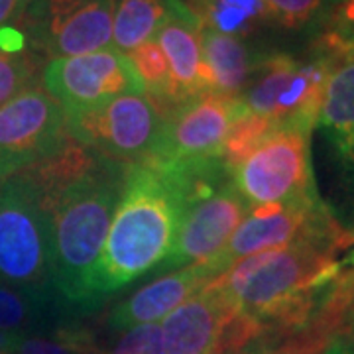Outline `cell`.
<instances>
[{"label": "cell", "instance_id": "6da1fadb", "mask_svg": "<svg viewBox=\"0 0 354 354\" xmlns=\"http://www.w3.org/2000/svg\"><path fill=\"white\" fill-rule=\"evenodd\" d=\"M127 167L69 136L50 158L18 171L48 216L53 290L67 304L87 307L99 299L97 268Z\"/></svg>", "mask_w": 354, "mask_h": 354}, {"label": "cell", "instance_id": "7a4b0ae2", "mask_svg": "<svg viewBox=\"0 0 354 354\" xmlns=\"http://www.w3.org/2000/svg\"><path fill=\"white\" fill-rule=\"evenodd\" d=\"M179 225L181 201L171 179L150 164L128 165L97 268L99 299L164 264Z\"/></svg>", "mask_w": 354, "mask_h": 354}, {"label": "cell", "instance_id": "3957f363", "mask_svg": "<svg viewBox=\"0 0 354 354\" xmlns=\"http://www.w3.org/2000/svg\"><path fill=\"white\" fill-rule=\"evenodd\" d=\"M158 169L171 179L181 201L176 246L160 268L179 270L215 258L248 213L228 165L216 156Z\"/></svg>", "mask_w": 354, "mask_h": 354}, {"label": "cell", "instance_id": "277c9868", "mask_svg": "<svg viewBox=\"0 0 354 354\" xmlns=\"http://www.w3.org/2000/svg\"><path fill=\"white\" fill-rule=\"evenodd\" d=\"M0 281L46 297L55 293L48 216L18 174L0 181Z\"/></svg>", "mask_w": 354, "mask_h": 354}, {"label": "cell", "instance_id": "5b68a950", "mask_svg": "<svg viewBox=\"0 0 354 354\" xmlns=\"http://www.w3.org/2000/svg\"><path fill=\"white\" fill-rule=\"evenodd\" d=\"M67 134L93 153L120 165L150 162L165 114L150 95H122L111 101L65 113Z\"/></svg>", "mask_w": 354, "mask_h": 354}, {"label": "cell", "instance_id": "8992f818", "mask_svg": "<svg viewBox=\"0 0 354 354\" xmlns=\"http://www.w3.org/2000/svg\"><path fill=\"white\" fill-rule=\"evenodd\" d=\"M309 241L348 242L317 193L291 201L248 207V213L232 232L227 246L211 260H215L225 274L236 260Z\"/></svg>", "mask_w": 354, "mask_h": 354}, {"label": "cell", "instance_id": "52a82bcc", "mask_svg": "<svg viewBox=\"0 0 354 354\" xmlns=\"http://www.w3.org/2000/svg\"><path fill=\"white\" fill-rule=\"evenodd\" d=\"M114 0H32L22 24L28 48L48 59L113 48Z\"/></svg>", "mask_w": 354, "mask_h": 354}, {"label": "cell", "instance_id": "ba28073f", "mask_svg": "<svg viewBox=\"0 0 354 354\" xmlns=\"http://www.w3.org/2000/svg\"><path fill=\"white\" fill-rule=\"evenodd\" d=\"M230 174L248 207L315 195L309 132L276 128Z\"/></svg>", "mask_w": 354, "mask_h": 354}, {"label": "cell", "instance_id": "9c48e42d", "mask_svg": "<svg viewBox=\"0 0 354 354\" xmlns=\"http://www.w3.org/2000/svg\"><path fill=\"white\" fill-rule=\"evenodd\" d=\"M67 140L64 106L41 87L0 104V181L50 158Z\"/></svg>", "mask_w": 354, "mask_h": 354}, {"label": "cell", "instance_id": "30bf717a", "mask_svg": "<svg viewBox=\"0 0 354 354\" xmlns=\"http://www.w3.org/2000/svg\"><path fill=\"white\" fill-rule=\"evenodd\" d=\"M41 88L64 106L65 113L144 93L128 57L116 50L50 59L41 69Z\"/></svg>", "mask_w": 354, "mask_h": 354}, {"label": "cell", "instance_id": "8fae6325", "mask_svg": "<svg viewBox=\"0 0 354 354\" xmlns=\"http://www.w3.org/2000/svg\"><path fill=\"white\" fill-rule=\"evenodd\" d=\"M236 99L207 91L167 114L156 152L146 164L156 167L189 164L221 156L228 128L241 114Z\"/></svg>", "mask_w": 354, "mask_h": 354}, {"label": "cell", "instance_id": "7c38bea8", "mask_svg": "<svg viewBox=\"0 0 354 354\" xmlns=\"http://www.w3.org/2000/svg\"><path fill=\"white\" fill-rule=\"evenodd\" d=\"M160 325L165 354H234L252 344L248 329L211 283Z\"/></svg>", "mask_w": 354, "mask_h": 354}, {"label": "cell", "instance_id": "4fadbf2b", "mask_svg": "<svg viewBox=\"0 0 354 354\" xmlns=\"http://www.w3.org/2000/svg\"><path fill=\"white\" fill-rule=\"evenodd\" d=\"M201 30V20L181 0H167V14L156 34V41L169 65L176 109L201 93L213 91L209 69L203 62Z\"/></svg>", "mask_w": 354, "mask_h": 354}, {"label": "cell", "instance_id": "5bb4252c", "mask_svg": "<svg viewBox=\"0 0 354 354\" xmlns=\"http://www.w3.org/2000/svg\"><path fill=\"white\" fill-rule=\"evenodd\" d=\"M221 274L223 272L213 260L169 272L116 305L109 315V325L114 330H127L138 325L158 323Z\"/></svg>", "mask_w": 354, "mask_h": 354}, {"label": "cell", "instance_id": "9a60e30c", "mask_svg": "<svg viewBox=\"0 0 354 354\" xmlns=\"http://www.w3.org/2000/svg\"><path fill=\"white\" fill-rule=\"evenodd\" d=\"M317 124L323 128L341 164L354 169V57L330 73Z\"/></svg>", "mask_w": 354, "mask_h": 354}, {"label": "cell", "instance_id": "2e32d148", "mask_svg": "<svg viewBox=\"0 0 354 354\" xmlns=\"http://www.w3.org/2000/svg\"><path fill=\"white\" fill-rule=\"evenodd\" d=\"M201 50L213 91L239 101L260 55L252 53L246 39L221 34L205 26L201 30Z\"/></svg>", "mask_w": 354, "mask_h": 354}, {"label": "cell", "instance_id": "e0dca14e", "mask_svg": "<svg viewBox=\"0 0 354 354\" xmlns=\"http://www.w3.org/2000/svg\"><path fill=\"white\" fill-rule=\"evenodd\" d=\"M205 28L246 39L268 20L264 0H181Z\"/></svg>", "mask_w": 354, "mask_h": 354}, {"label": "cell", "instance_id": "ac0fdd59", "mask_svg": "<svg viewBox=\"0 0 354 354\" xmlns=\"http://www.w3.org/2000/svg\"><path fill=\"white\" fill-rule=\"evenodd\" d=\"M167 14V0H114L113 46L120 53L156 39Z\"/></svg>", "mask_w": 354, "mask_h": 354}, {"label": "cell", "instance_id": "d6986e66", "mask_svg": "<svg viewBox=\"0 0 354 354\" xmlns=\"http://www.w3.org/2000/svg\"><path fill=\"white\" fill-rule=\"evenodd\" d=\"M39 55L28 48L22 32L14 28L0 30V104L36 87Z\"/></svg>", "mask_w": 354, "mask_h": 354}, {"label": "cell", "instance_id": "ffe728a7", "mask_svg": "<svg viewBox=\"0 0 354 354\" xmlns=\"http://www.w3.org/2000/svg\"><path fill=\"white\" fill-rule=\"evenodd\" d=\"M51 297L28 293L0 281V330L30 335L48 327Z\"/></svg>", "mask_w": 354, "mask_h": 354}, {"label": "cell", "instance_id": "44dd1931", "mask_svg": "<svg viewBox=\"0 0 354 354\" xmlns=\"http://www.w3.org/2000/svg\"><path fill=\"white\" fill-rule=\"evenodd\" d=\"M351 311L333 313L315 327L297 333L293 337H288L278 342H258L242 348L234 354H323L329 342L339 335L346 323Z\"/></svg>", "mask_w": 354, "mask_h": 354}, {"label": "cell", "instance_id": "7402d4cb", "mask_svg": "<svg viewBox=\"0 0 354 354\" xmlns=\"http://www.w3.org/2000/svg\"><path fill=\"white\" fill-rule=\"evenodd\" d=\"M339 0H264L268 20L283 30L323 28Z\"/></svg>", "mask_w": 354, "mask_h": 354}, {"label": "cell", "instance_id": "603a6c76", "mask_svg": "<svg viewBox=\"0 0 354 354\" xmlns=\"http://www.w3.org/2000/svg\"><path fill=\"white\" fill-rule=\"evenodd\" d=\"M276 128L278 127L272 124L268 118H262L258 114L248 113L242 109L241 114L234 118V122L228 128L227 138H225L223 150H221V158L228 165V169L241 164L242 160Z\"/></svg>", "mask_w": 354, "mask_h": 354}, {"label": "cell", "instance_id": "cb8c5ba5", "mask_svg": "<svg viewBox=\"0 0 354 354\" xmlns=\"http://www.w3.org/2000/svg\"><path fill=\"white\" fill-rule=\"evenodd\" d=\"M339 64L354 57V0H339L315 46Z\"/></svg>", "mask_w": 354, "mask_h": 354}, {"label": "cell", "instance_id": "d4e9b609", "mask_svg": "<svg viewBox=\"0 0 354 354\" xmlns=\"http://www.w3.org/2000/svg\"><path fill=\"white\" fill-rule=\"evenodd\" d=\"M16 354H101L87 330L65 327L51 335H26Z\"/></svg>", "mask_w": 354, "mask_h": 354}, {"label": "cell", "instance_id": "484cf974", "mask_svg": "<svg viewBox=\"0 0 354 354\" xmlns=\"http://www.w3.org/2000/svg\"><path fill=\"white\" fill-rule=\"evenodd\" d=\"M106 354H165L162 325L148 323L122 330Z\"/></svg>", "mask_w": 354, "mask_h": 354}, {"label": "cell", "instance_id": "4316f807", "mask_svg": "<svg viewBox=\"0 0 354 354\" xmlns=\"http://www.w3.org/2000/svg\"><path fill=\"white\" fill-rule=\"evenodd\" d=\"M30 2L32 0H0V30L10 28L14 22H20Z\"/></svg>", "mask_w": 354, "mask_h": 354}, {"label": "cell", "instance_id": "83f0119b", "mask_svg": "<svg viewBox=\"0 0 354 354\" xmlns=\"http://www.w3.org/2000/svg\"><path fill=\"white\" fill-rule=\"evenodd\" d=\"M22 335L0 330V354H16Z\"/></svg>", "mask_w": 354, "mask_h": 354}, {"label": "cell", "instance_id": "f1b7e54d", "mask_svg": "<svg viewBox=\"0 0 354 354\" xmlns=\"http://www.w3.org/2000/svg\"><path fill=\"white\" fill-rule=\"evenodd\" d=\"M323 354H354V348L353 344L344 339V335L339 333V335L329 342V346L325 348V353Z\"/></svg>", "mask_w": 354, "mask_h": 354}, {"label": "cell", "instance_id": "f546056e", "mask_svg": "<svg viewBox=\"0 0 354 354\" xmlns=\"http://www.w3.org/2000/svg\"><path fill=\"white\" fill-rule=\"evenodd\" d=\"M341 333L344 335V339L353 344L354 348V307L353 311H351V315H348V319H346V323H344V327H342Z\"/></svg>", "mask_w": 354, "mask_h": 354}, {"label": "cell", "instance_id": "4dcf8cb0", "mask_svg": "<svg viewBox=\"0 0 354 354\" xmlns=\"http://www.w3.org/2000/svg\"><path fill=\"white\" fill-rule=\"evenodd\" d=\"M353 262H354V258H353Z\"/></svg>", "mask_w": 354, "mask_h": 354}]
</instances>
